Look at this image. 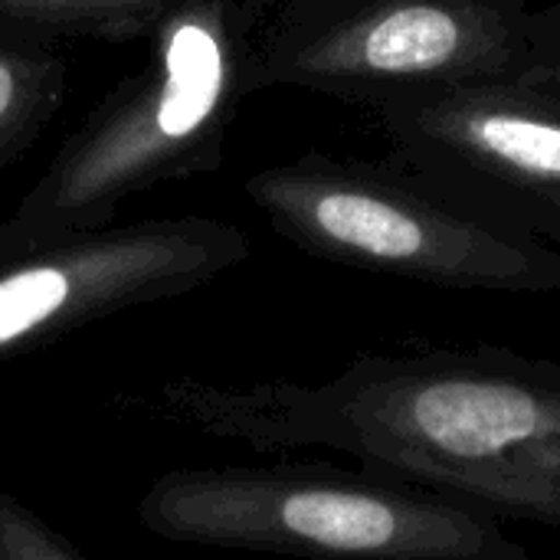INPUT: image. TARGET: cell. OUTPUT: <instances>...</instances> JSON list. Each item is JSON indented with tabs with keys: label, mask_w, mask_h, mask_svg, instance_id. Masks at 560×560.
Wrapping results in <instances>:
<instances>
[{
	"label": "cell",
	"mask_w": 560,
	"mask_h": 560,
	"mask_svg": "<svg viewBox=\"0 0 560 560\" xmlns=\"http://www.w3.org/2000/svg\"><path fill=\"white\" fill-rule=\"evenodd\" d=\"M161 413L259 453L331 450L492 518L560 528V364L509 348L364 354L328 381L161 384Z\"/></svg>",
	"instance_id": "1"
},
{
	"label": "cell",
	"mask_w": 560,
	"mask_h": 560,
	"mask_svg": "<svg viewBox=\"0 0 560 560\" xmlns=\"http://www.w3.org/2000/svg\"><path fill=\"white\" fill-rule=\"evenodd\" d=\"M259 89L253 20L240 0H180L121 82L56 151L10 223L39 240L112 223L115 207L167 180L213 171L240 102Z\"/></svg>",
	"instance_id": "2"
},
{
	"label": "cell",
	"mask_w": 560,
	"mask_h": 560,
	"mask_svg": "<svg viewBox=\"0 0 560 560\" xmlns=\"http://www.w3.org/2000/svg\"><path fill=\"white\" fill-rule=\"evenodd\" d=\"M161 541L305 560H535L499 518L374 469H174L138 502Z\"/></svg>",
	"instance_id": "3"
},
{
	"label": "cell",
	"mask_w": 560,
	"mask_h": 560,
	"mask_svg": "<svg viewBox=\"0 0 560 560\" xmlns=\"http://www.w3.org/2000/svg\"><path fill=\"white\" fill-rule=\"evenodd\" d=\"M249 20L259 85H305L368 105L469 82L560 92V13L522 3L262 0Z\"/></svg>",
	"instance_id": "4"
},
{
	"label": "cell",
	"mask_w": 560,
	"mask_h": 560,
	"mask_svg": "<svg viewBox=\"0 0 560 560\" xmlns=\"http://www.w3.org/2000/svg\"><path fill=\"white\" fill-rule=\"evenodd\" d=\"M249 200L295 246L446 289L560 295V246L486 223L407 177L305 158L246 177Z\"/></svg>",
	"instance_id": "5"
},
{
	"label": "cell",
	"mask_w": 560,
	"mask_h": 560,
	"mask_svg": "<svg viewBox=\"0 0 560 560\" xmlns=\"http://www.w3.org/2000/svg\"><path fill=\"white\" fill-rule=\"evenodd\" d=\"M400 177L486 223L560 246V92L469 82L374 105Z\"/></svg>",
	"instance_id": "6"
},
{
	"label": "cell",
	"mask_w": 560,
	"mask_h": 560,
	"mask_svg": "<svg viewBox=\"0 0 560 560\" xmlns=\"http://www.w3.org/2000/svg\"><path fill=\"white\" fill-rule=\"evenodd\" d=\"M246 256V233L210 217L39 236L0 262V364L89 322L194 292Z\"/></svg>",
	"instance_id": "7"
},
{
	"label": "cell",
	"mask_w": 560,
	"mask_h": 560,
	"mask_svg": "<svg viewBox=\"0 0 560 560\" xmlns=\"http://www.w3.org/2000/svg\"><path fill=\"white\" fill-rule=\"evenodd\" d=\"M66 62L46 43L0 30V167L10 164L59 108Z\"/></svg>",
	"instance_id": "8"
},
{
	"label": "cell",
	"mask_w": 560,
	"mask_h": 560,
	"mask_svg": "<svg viewBox=\"0 0 560 560\" xmlns=\"http://www.w3.org/2000/svg\"><path fill=\"white\" fill-rule=\"evenodd\" d=\"M174 3L180 0H0V23L95 39H148Z\"/></svg>",
	"instance_id": "9"
},
{
	"label": "cell",
	"mask_w": 560,
	"mask_h": 560,
	"mask_svg": "<svg viewBox=\"0 0 560 560\" xmlns=\"http://www.w3.org/2000/svg\"><path fill=\"white\" fill-rule=\"evenodd\" d=\"M0 560H85L16 495L0 492Z\"/></svg>",
	"instance_id": "10"
},
{
	"label": "cell",
	"mask_w": 560,
	"mask_h": 560,
	"mask_svg": "<svg viewBox=\"0 0 560 560\" xmlns=\"http://www.w3.org/2000/svg\"><path fill=\"white\" fill-rule=\"evenodd\" d=\"M33 243V236H26V233H20L10 220L0 226V262L3 259H10L13 253H20L23 246H30Z\"/></svg>",
	"instance_id": "11"
},
{
	"label": "cell",
	"mask_w": 560,
	"mask_h": 560,
	"mask_svg": "<svg viewBox=\"0 0 560 560\" xmlns=\"http://www.w3.org/2000/svg\"><path fill=\"white\" fill-rule=\"evenodd\" d=\"M492 3H525V0H492Z\"/></svg>",
	"instance_id": "12"
}]
</instances>
